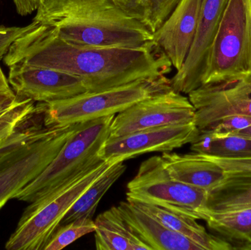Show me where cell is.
<instances>
[{"label": "cell", "instance_id": "1", "mask_svg": "<svg viewBox=\"0 0 251 250\" xmlns=\"http://www.w3.org/2000/svg\"><path fill=\"white\" fill-rule=\"evenodd\" d=\"M34 23L10 45L2 60L7 67L18 63L66 72L83 79L88 92L166 77L174 68L154 41L137 47L76 45Z\"/></svg>", "mask_w": 251, "mask_h": 250}, {"label": "cell", "instance_id": "2", "mask_svg": "<svg viewBox=\"0 0 251 250\" xmlns=\"http://www.w3.org/2000/svg\"><path fill=\"white\" fill-rule=\"evenodd\" d=\"M32 22L76 45L137 47L153 35L113 0H41Z\"/></svg>", "mask_w": 251, "mask_h": 250}, {"label": "cell", "instance_id": "3", "mask_svg": "<svg viewBox=\"0 0 251 250\" xmlns=\"http://www.w3.org/2000/svg\"><path fill=\"white\" fill-rule=\"evenodd\" d=\"M115 115L79 123L48 167L13 199L30 203L54 193L104 160L100 153L110 134Z\"/></svg>", "mask_w": 251, "mask_h": 250}, {"label": "cell", "instance_id": "4", "mask_svg": "<svg viewBox=\"0 0 251 250\" xmlns=\"http://www.w3.org/2000/svg\"><path fill=\"white\" fill-rule=\"evenodd\" d=\"M171 87L166 77L143 79L98 92H87L50 103H42L47 128H60L116 115L135 103Z\"/></svg>", "mask_w": 251, "mask_h": 250}, {"label": "cell", "instance_id": "5", "mask_svg": "<svg viewBox=\"0 0 251 250\" xmlns=\"http://www.w3.org/2000/svg\"><path fill=\"white\" fill-rule=\"evenodd\" d=\"M113 164L105 161L79 175L63 189L30 203L5 244L7 250H44L77 198Z\"/></svg>", "mask_w": 251, "mask_h": 250}, {"label": "cell", "instance_id": "6", "mask_svg": "<svg viewBox=\"0 0 251 250\" xmlns=\"http://www.w3.org/2000/svg\"><path fill=\"white\" fill-rule=\"evenodd\" d=\"M249 72H251V0H228L205 60L200 86Z\"/></svg>", "mask_w": 251, "mask_h": 250}, {"label": "cell", "instance_id": "7", "mask_svg": "<svg viewBox=\"0 0 251 250\" xmlns=\"http://www.w3.org/2000/svg\"><path fill=\"white\" fill-rule=\"evenodd\" d=\"M126 201L155 205L171 212L206 221L212 213L208 208V192L171 177L161 156L143 161L137 175L127 184Z\"/></svg>", "mask_w": 251, "mask_h": 250}, {"label": "cell", "instance_id": "8", "mask_svg": "<svg viewBox=\"0 0 251 250\" xmlns=\"http://www.w3.org/2000/svg\"><path fill=\"white\" fill-rule=\"evenodd\" d=\"M78 125L44 128L17 155L0 167V209L48 167Z\"/></svg>", "mask_w": 251, "mask_h": 250}, {"label": "cell", "instance_id": "9", "mask_svg": "<svg viewBox=\"0 0 251 250\" xmlns=\"http://www.w3.org/2000/svg\"><path fill=\"white\" fill-rule=\"evenodd\" d=\"M196 123V112L189 98L170 88L155 92L115 115L109 137L137 131Z\"/></svg>", "mask_w": 251, "mask_h": 250}, {"label": "cell", "instance_id": "10", "mask_svg": "<svg viewBox=\"0 0 251 250\" xmlns=\"http://www.w3.org/2000/svg\"><path fill=\"white\" fill-rule=\"evenodd\" d=\"M199 134L196 123L149 128L117 137H109L100 155L104 161L116 164L148 153L172 152L194 142Z\"/></svg>", "mask_w": 251, "mask_h": 250}, {"label": "cell", "instance_id": "11", "mask_svg": "<svg viewBox=\"0 0 251 250\" xmlns=\"http://www.w3.org/2000/svg\"><path fill=\"white\" fill-rule=\"evenodd\" d=\"M196 112L199 132L226 116H251V72L206 84L187 94Z\"/></svg>", "mask_w": 251, "mask_h": 250}, {"label": "cell", "instance_id": "12", "mask_svg": "<svg viewBox=\"0 0 251 250\" xmlns=\"http://www.w3.org/2000/svg\"><path fill=\"white\" fill-rule=\"evenodd\" d=\"M8 68L7 79L18 98L50 103L88 92L83 79L66 72L18 63Z\"/></svg>", "mask_w": 251, "mask_h": 250}, {"label": "cell", "instance_id": "13", "mask_svg": "<svg viewBox=\"0 0 251 250\" xmlns=\"http://www.w3.org/2000/svg\"><path fill=\"white\" fill-rule=\"evenodd\" d=\"M228 0H202L196 36L182 67L171 79L176 92L190 93L200 86L208 51L219 27Z\"/></svg>", "mask_w": 251, "mask_h": 250}, {"label": "cell", "instance_id": "14", "mask_svg": "<svg viewBox=\"0 0 251 250\" xmlns=\"http://www.w3.org/2000/svg\"><path fill=\"white\" fill-rule=\"evenodd\" d=\"M202 0H181L153 34V41L176 71L181 68L193 45Z\"/></svg>", "mask_w": 251, "mask_h": 250}, {"label": "cell", "instance_id": "15", "mask_svg": "<svg viewBox=\"0 0 251 250\" xmlns=\"http://www.w3.org/2000/svg\"><path fill=\"white\" fill-rule=\"evenodd\" d=\"M117 208L130 229L151 250H204L196 242L164 226L134 203L122 201Z\"/></svg>", "mask_w": 251, "mask_h": 250}, {"label": "cell", "instance_id": "16", "mask_svg": "<svg viewBox=\"0 0 251 250\" xmlns=\"http://www.w3.org/2000/svg\"><path fill=\"white\" fill-rule=\"evenodd\" d=\"M162 164L171 177L186 184L212 190L226 177V173L205 154L163 153Z\"/></svg>", "mask_w": 251, "mask_h": 250}, {"label": "cell", "instance_id": "17", "mask_svg": "<svg viewBox=\"0 0 251 250\" xmlns=\"http://www.w3.org/2000/svg\"><path fill=\"white\" fill-rule=\"evenodd\" d=\"M95 245L98 250H151L126 223L117 205L95 220Z\"/></svg>", "mask_w": 251, "mask_h": 250}, {"label": "cell", "instance_id": "18", "mask_svg": "<svg viewBox=\"0 0 251 250\" xmlns=\"http://www.w3.org/2000/svg\"><path fill=\"white\" fill-rule=\"evenodd\" d=\"M136 204L164 226L196 242L204 250H233L232 247L224 239L208 233L206 228L199 224L196 219L176 214L155 205Z\"/></svg>", "mask_w": 251, "mask_h": 250}, {"label": "cell", "instance_id": "19", "mask_svg": "<svg viewBox=\"0 0 251 250\" xmlns=\"http://www.w3.org/2000/svg\"><path fill=\"white\" fill-rule=\"evenodd\" d=\"M208 208L212 214L251 208V175L228 174L208 192Z\"/></svg>", "mask_w": 251, "mask_h": 250}, {"label": "cell", "instance_id": "20", "mask_svg": "<svg viewBox=\"0 0 251 250\" xmlns=\"http://www.w3.org/2000/svg\"><path fill=\"white\" fill-rule=\"evenodd\" d=\"M125 161L112 164L77 198L66 213L61 225L82 218L93 219L103 197L126 170Z\"/></svg>", "mask_w": 251, "mask_h": 250}, {"label": "cell", "instance_id": "21", "mask_svg": "<svg viewBox=\"0 0 251 250\" xmlns=\"http://www.w3.org/2000/svg\"><path fill=\"white\" fill-rule=\"evenodd\" d=\"M206 222L209 228L233 250H251V208L212 214Z\"/></svg>", "mask_w": 251, "mask_h": 250}, {"label": "cell", "instance_id": "22", "mask_svg": "<svg viewBox=\"0 0 251 250\" xmlns=\"http://www.w3.org/2000/svg\"><path fill=\"white\" fill-rule=\"evenodd\" d=\"M190 145L193 152L205 155L221 158L251 157V137L249 136L200 132Z\"/></svg>", "mask_w": 251, "mask_h": 250}, {"label": "cell", "instance_id": "23", "mask_svg": "<svg viewBox=\"0 0 251 250\" xmlns=\"http://www.w3.org/2000/svg\"><path fill=\"white\" fill-rule=\"evenodd\" d=\"M130 17L154 33L181 0H113Z\"/></svg>", "mask_w": 251, "mask_h": 250}, {"label": "cell", "instance_id": "24", "mask_svg": "<svg viewBox=\"0 0 251 250\" xmlns=\"http://www.w3.org/2000/svg\"><path fill=\"white\" fill-rule=\"evenodd\" d=\"M39 106L29 99L20 98L13 107L0 114V145L36 116Z\"/></svg>", "mask_w": 251, "mask_h": 250}, {"label": "cell", "instance_id": "25", "mask_svg": "<svg viewBox=\"0 0 251 250\" xmlns=\"http://www.w3.org/2000/svg\"><path fill=\"white\" fill-rule=\"evenodd\" d=\"M95 229V221L90 218L79 219L61 225L57 227L44 250H63L82 236L94 233Z\"/></svg>", "mask_w": 251, "mask_h": 250}, {"label": "cell", "instance_id": "26", "mask_svg": "<svg viewBox=\"0 0 251 250\" xmlns=\"http://www.w3.org/2000/svg\"><path fill=\"white\" fill-rule=\"evenodd\" d=\"M251 124V116L234 114L226 116L209 126L204 132L218 135H233Z\"/></svg>", "mask_w": 251, "mask_h": 250}, {"label": "cell", "instance_id": "27", "mask_svg": "<svg viewBox=\"0 0 251 250\" xmlns=\"http://www.w3.org/2000/svg\"><path fill=\"white\" fill-rule=\"evenodd\" d=\"M207 156L228 174L251 175V157L246 158H221Z\"/></svg>", "mask_w": 251, "mask_h": 250}, {"label": "cell", "instance_id": "28", "mask_svg": "<svg viewBox=\"0 0 251 250\" xmlns=\"http://www.w3.org/2000/svg\"><path fill=\"white\" fill-rule=\"evenodd\" d=\"M33 22L25 26H4L0 32V61L7 54L10 45L18 38L34 26Z\"/></svg>", "mask_w": 251, "mask_h": 250}, {"label": "cell", "instance_id": "29", "mask_svg": "<svg viewBox=\"0 0 251 250\" xmlns=\"http://www.w3.org/2000/svg\"><path fill=\"white\" fill-rule=\"evenodd\" d=\"M19 99L0 67V114L15 105Z\"/></svg>", "mask_w": 251, "mask_h": 250}, {"label": "cell", "instance_id": "30", "mask_svg": "<svg viewBox=\"0 0 251 250\" xmlns=\"http://www.w3.org/2000/svg\"><path fill=\"white\" fill-rule=\"evenodd\" d=\"M16 11L20 16L32 14L38 9L41 0H13Z\"/></svg>", "mask_w": 251, "mask_h": 250}, {"label": "cell", "instance_id": "31", "mask_svg": "<svg viewBox=\"0 0 251 250\" xmlns=\"http://www.w3.org/2000/svg\"><path fill=\"white\" fill-rule=\"evenodd\" d=\"M233 135H241V136H249L251 137V124L250 126H248L246 129H242L240 132H237L236 134H233Z\"/></svg>", "mask_w": 251, "mask_h": 250}, {"label": "cell", "instance_id": "32", "mask_svg": "<svg viewBox=\"0 0 251 250\" xmlns=\"http://www.w3.org/2000/svg\"><path fill=\"white\" fill-rule=\"evenodd\" d=\"M3 27H4V26H0V32L2 30Z\"/></svg>", "mask_w": 251, "mask_h": 250}, {"label": "cell", "instance_id": "33", "mask_svg": "<svg viewBox=\"0 0 251 250\" xmlns=\"http://www.w3.org/2000/svg\"></svg>", "mask_w": 251, "mask_h": 250}]
</instances>
